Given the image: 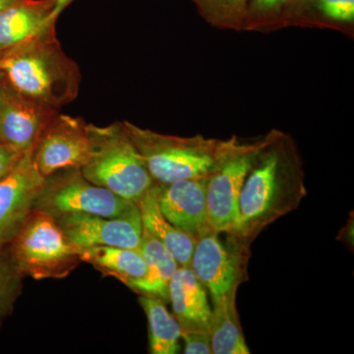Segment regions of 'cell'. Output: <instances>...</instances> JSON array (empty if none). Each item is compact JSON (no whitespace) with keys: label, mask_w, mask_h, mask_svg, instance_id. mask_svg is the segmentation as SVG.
Here are the masks:
<instances>
[{"label":"cell","mask_w":354,"mask_h":354,"mask_svg":"<svg viewBox=\"0 0 354 354\" xmlns=\"http://www.w3.org/2000/svg\"><path fill=\"white\" fill-rule=\"evenodd\" d=\"M307 195L304 165L290 136L272 130L263 138L244 180L228 244L248 258L251 243L266 227L295 211Z\"/></svg>","instance_id":"obj_1"},{"label":"cell","mask_w":354,"mask_h":354,"mask_svg":"<svg viewBox=\"0 0 354 354\" xmlns=\"http://www.w3.org/2000/svg\"><path fill=\"white\" fill-rule=\"evenodd\" d=\"M140 250L145 259L147 272L143 279L129 286L130 290L138 295H151L169 302V283L179 267L176 258L144 227Z\"/></svg>","instance_id":"obj_17"},{"label":"cell","mask_w":354,"mask_h":354,"mask_svg":"<svg viewBox=\"0 0 354 354\" xmlns=\"http://www.w3.org/2000/svg\"><path fill=\"white\" fill-rule=\"evenodd\" d=\"M297 0H248L243 29L264 30L285 24Z\"/></svg>","instance_id":"obj_23"},{"label":"cell","mask_w":354,"mask_h":354,"mask_svg":"<svg viewBox=\"0 0 354 354\" xmlns=\"http://www.w3.org/2000/svg\"><path fill=\"white\" fill-rule=\"evenodd\" d=\"M237 290L239 288H232L220 299L213 302L209 324L212 353H250L237 312Z\"/></svg>","instance_id":"obj_18"},{"label":"cell","mask_w":354,"mask_h":354,"mask_svg":"<svg viewBox=\"0 0 354 354\" xmlns=\"http://www.w3.org/2000/svg\"><path fill=\"white\" fill-rule=\"evenodd\" d=\"M135 205L136 203L91 183L80 169H70L46 177L34 209H43L53 216L88 214L116 218L127 214Z\"/></svg>","instance_id":"obj_6"},{"label":"cell","mask_w":354,"mask_h":354,"mask_svg":"<svg viewBox=\"0 0 354 354\" xmlns=\"http://www.w3.org/2000/svg\"><path fill=\"white\" fill-rule=\"evenodd\" d=\"M25 153L26 151L16 147L0 143V179L15 169Z\"/></svg>","instance_id":"obj_26"},{"label":"cell","mask_w":354,"mask_h":354,"mask_svg":"<svg viewBox=\"0 0 354 354\" xmlns=\"http://www.w3.org/2000/svg\"><path fill=\"white\" fill-rule=\"evenodd\" d=\"M91 153L80 169L91 183L138 203L155 184L123 122L100 127L88 124Z\"/></svg>","instance_id":"obj_4"},{"label":"cell","mask_w":354,"mask_h":354,"mask_svg":"<svg viewBox=\"0 0 354 354\" xmlns=\"http://www.w3.org/2000/svg\"><path fill=\"white\" fill-rule=\"evenodd\" d=\"M0 80L37 104L59 111L78 95L81 73L53 29L0 51Z\"/></svg>","instance_id":"obj_2"},{"label":"cell","mask_w":354,"mask_h":354,"mask_svg":"<svg viewBox=\"0 0 354 354\" xmlns=\"http://www.w3.org/2000/svg\"><path fill=\"white\" fill-rule=\"evenodd\" d=\"M8 251L18 271L36 281L66 278L82 262V249L43 209H32Z\"/></svg>","instance_id":"obj_5"},{"label":"cell","mask_w":354,"mask_h":354,"mask_svg":"<svg viewBox=\"0 0 354 354\" xmlns=\"http://www.w3.org/2000/svg\"><path fill=\"white\" fill-rule=\"evenodd\" d=\"M24 276L18 271L8 248L0 253V328L12 314L23 290Z\"/></svg>","instance_id":"obj_24"},{"label":"cell","mask_w":354,"mask_h":354,"mask_svg":"<svg viewBox=\"0 0 354 354\" xmlns=\"http://www.w3.org/2000/svg\"><path fill=\"white\" fill-rule=\"evenodd\" d=\"M82 262L88 263L102 276L113 277L129 288L145 277L147 264L140 249L92 246L82 249Z\"/></svg>","instance_id":"obj_19"},{"label":"cell","mask_w":354,"mask_h":354,"mask_svg":"<svg viewBox=\"0 0 354 354\" xmlns=\"http://www.w3.org/2000/svg\"><path fill=\"white\" fill-rule=\"evenodd\" d=\"M90 153L88 123L59 113L46 123L32 150L35 165L46 178L57 172L82 169Z\"/></svg>","instance_id":"obj_8"},{"label":"cell","mask_w":354,"mask_h":354,"mask_svg":"<svg viewBox=\"0 0 354 354\" xmlns=\"http://www.w3.org/2000/svg\"><path fill=\"white\" fill-rule=\"evenodd\" d=\"M291 21L353 24L354 0H297L286 15L285 24Z\"/></svg>","instance_id":"obj_21"},{"label":"cell","mask_w":354,"mask_h":354,"mask_svg":"<svg viewBox=\"0 0 354 354\" xmlns=\"http://www.w3.org/2000/svg\"><path fill=\"white\" fill-rule=\"evenodd\" d=\"M55 218L65 234L81 249L92 246L140 249L141 245L143 225L137 204L116 218L88 214H65Z\"/></svg>","instance_id":"obj_10"},{"label":"cell","mask_w":354,"mask_h":354,"mask_svg":"<svg viewBox=\"0 0 354 354\" xmlns=\"http://www.w3.org/2000/svg\"><path fill=\"white\" fill-rule=\"evenodd\" d=\"M74 0H57V6H55V15L59 16L60 13L66 8L67 6H69L71 2H73Z\"/></svg>","instance_id":"obj_27"},{"label":"cell","mask_w":354,"mask_h":354,"mask_svg":"<svg viewBox=\"0 0 354 354\" xmlns=\"http://www.w3.org/2000/svg\"><path fill=\"white\" fill-rule=\"evenodd\" d=\"M209 24L230 30H243L248 0H192Z\"/></svg>","instance_id":"obj_22"},{"label":"cell","mask_w":354,"mask_h":354,"mask_svg":"<svg viewBox=\"0 0 354 354\" xmlns=\"http://www.w3.org/2000/svg\"><path fill=\"white\" fill-rule=\"evenodd\" d=\"M57 113L0 80V143L29 150L46 123Z\"/></svg>","instance_id":"obj_12"},{"label":"cell","mask_w":354,"mask_h":354,"mask_svg":"<svg viewBox=\"0 0 354 354\" xmlns=\"http://www.w3.org/2000/svg\"><path fill=\"white\" fill-rule=\"evenodd\" d=\"M185 348L186 354H211V335L209 330H196L181 334Z\"/></svg>","instance_id":"obj_25"},{"label":"cell","mask_w":354,"mask_h":354,"mask_svg":"<svg viewBox=\"0 0 354 354\" xmlns=\"http://www.w3.org/2000/svg\"><path fill=\"white\" fill-rule=\"evenodd\" d=\"M208 176L158 184V205L162 215L181 232L198 239L211 230L207 220Z\"/></svg>","instance_id":"obj_13"},{"label":"cell","mask_w":354,"mask_h":354,"mask_svg":"<svg viewBox=\"0 0 354 354\" xmlns=\"http://www.w3.org/2000/svg\"><path fill=\"white\" fill-rule=\"evenodd\" d=\"M19 1H21V0H0V11Z\"/></svg>","instance_id":"obj_28"},{"label":"cell","mask_w":354,"mask_h":354,"mask_svg":"<svg viewBox=\"0 0 354 354\" xmlns=\"http://www.w3.org/2000/svg\"><path fill=\"white\" fill-rule=\"evenodd\" d=\"M158 193L160 186L155 183L137 203L142 225L171 251L179 267H190L196 239L174 227L162 215L158 205Z\"/></svg>","instance_id":"obj_16"},{"label":"cell","mask_w":354,"mask_h":354,"mask_svg":"<svg viewBox=\"0 0 354 354\" xmlns=\"http://www.w3.org/2000/svg\"><path fill=\"white\" fill-rule=\"evenodd\" d=\"M169 297L181 334L209 330L212 308L207 290L189 267L177 268L169 283Z\"/></svg>","instance_id":"obj_15"},{"label":"cell","mask_w":354,"mask_h":354,"mask_svg":"<svg viewBox=\"0 0 354 354\" xmlns=\"http://www.w3.org/2000/svg\"><path fill=\"white\" fill-rule=\"evenodd\" d=\"M218 234L209 230L196 239L189 267L213 302L241 286L248 259L230 244L225 245Z\"/></svg>","instance_id":"obj_11"},{"label":"cell","mask_w":354,"mask_h":354,"mask_svg":"<svg viewBox=\"0 0 354 354\" xmlns=\"http://www.w3.org/2000/svg\"><path fill=\"white\" fill-rule=\"evenodd\" d=\"M57 0H21L0 11V51L55 29Z\"/></svg>","instance_id":"obj_14"},{"label":"cell","mask_w":354,"mask_h":354,"mask_svg":"<svg viewBox=\"0 0 354 354\" xmlns=\"http://www.w3.org/2000/svg\"><path fill=\"white\" fill-rule=\"evenodd\" d=\"M32 147L26 151L15 169L0 179V253L19 232L46 183L32 160Z\"/></svg>","instance_id":"obj_9"},{"label":"cell","mask_w":354,"mask_h":354,"mask_svg":"<svg viewBox=\"0 0 354 354\" xmlns=\"http://www.w3.org/2000/svg\"><path fill=\"white\" fill-rule=\"evenodd\" d=\"M153 181L169 184L209 176L239 140L174 136L123 121Z\"/></svg>","instance_id":"obj_3"},{"label":"cell","mask_w":354,"mask_h":354,"mask_svg":"<svg viewBox=\"0 0 354 354\" xmlns=\"http://www.w3.org/2000/svg\"><path fill=\"white\" fill-rule=\"evenodd\" d=\"M262 142L242 144L237 140L208 176L207 220L214 232L227 234L234 227L242 186Z\"/></svg>","instance_id":"obj_7"},{"label":"cell","mask_w":354,"mask_h":354,"mask_svg":"<svg viewBox=\"0 0 354 354\" xmlns=\"http://www.w3.org/2000/svg\"><path fill=\"white\" fill-rule=\"evenodd\" d=\"M139 295V304L148 318L150 353H178L180 351L181 329L176 317L167 310L165 302L160 298Z\"/></svg>","instance_id":"obj_20"}]
</instances>
